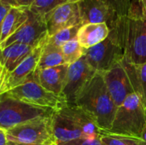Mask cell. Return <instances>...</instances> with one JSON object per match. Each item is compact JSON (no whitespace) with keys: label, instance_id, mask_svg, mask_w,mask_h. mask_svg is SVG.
<instances>
[{"label":"cell","instance_id":"obj_1","mask_svg":"<svg viewBox=\"0 0 146 145\" xmlns=\"http://www.w3.org/2000/svg\"><path fill=\"white\" fill-rule=\"evenodd\" d=\"M52 131L56 144L98 138L104 133L86 112L70 104L54 112Z\"/></svg>","mask_w":146,"mask_h":145},{"label":"cell","instance_id":"obj_2","mask_svg":"<svg viewBox=\"0 0 146 145\" xmlns=\"http://www.w3.org/2000/svg\"><path fill=\"white\" fill-rule=\"evenodd\" d=\"M86 112L99 128L108 133L117 109L104 82L103 74H96L80 92L75 104Z\"/></svg>","mask_w":146,"mask_h":145},{"label":"cell","instance_id":"obj_3","mask_svg":"<svg viewBox=\"0 0 146 145\" xmlns=\"http://www.w3.org/2000/svg\"><path fill=\"white\" fill-rule=\"evenodd\" d=\"M109 27L110 35L115 39L123 51L124 60L134 65L145 63V18L118 16Z\"/></svg>","mask_w":146,"mask_h":145},{"label":"cell","instance_id":"obj_4","mask_svg":"<svg viewBox=\"0 0 146 145\" xmlns=\"http://www.w3.org/2000/svg\"><path fill=\"white\" fill-rule=\"evenodd\" d=\"M145 131V108L138 94L133 93L117 107L108 133L143 138Z\"/></svg>","mask_w":146,"mask_h":145},{"label":"cell","instance_id":"obj_5","mask_svg":"<svg viewBox=\"0 0 146 145\" xmlns=\"http://www.w3.org/2000/svg\"><path fill=\"white\" fill-rule=\"evenodd\" d=\"M55 110L37 107L0 95V129L7 131L24 122L40 118L51 117Z\"/></svg>","mask_w":146,"mask_h":145},{"label":"cell","instance_id":"obj_6","mask_svg":"<svg viewBox=\"0 0 146 145\" xmlns=\"http://www.w3.org/2000/svg\"><path fill=\"white\" fill-rule=\"evenodd\" d=\"M8 141L30 144L51 145L56 144L52 131V116L37 118L6 131Z\"/></svg>","mask_w":146,"mask_h":145},{"label":"cell","instance_id":"obj_7","mask_svg":"<svg viewBox=\"0 0 146 145\" xmlns=\"http://www.w3.org/2000/svg\"><path fill=\"white\" fill-rule=\"evenodd\" d=\"M5 96L37 107L59 110L68 103L63 96L56 95L42 87L38 82L30 81L5 93Z\"/></svg>","mask_w":146,"mask_h":145},{"label":"cell","instance_id":"obj_8","mask_svg":"<svg viewBox=\"0 0 146 145\" xmlns=\"http://www.w3.org/2000/svg\"><path fill=\"white\" fill-rule=\"evenodd\" d=\"M48 38V37H47ZM47 38L39 44L30 55L26 57L11 73L5 75L1 81L0 95L30 81L38 83V64L41 56L42 49Z\"/></svg>","mask_w":146,"mask_h":145},{"label":"cell","instance_id":"obj_9","mask_svg":"<svg viewBox=\"0 0 146 145\" xmlns=\"http://www.w3.org/2000/svg\"><path fill=\"white\" fill-rule=\"evenodd\" d=\"M84 56L96 72L102 73L112 68L124 58L121 48L110 34L103 42L86 49Z\"/></svg>","mask_w":146,"mask_h":145},{"label":"cell","instance_id":"obj_10","mask_svg":"<svg viewBox=\"0 0 146 145\" xmlns=\"http://www.w3.org/2000/svg\"><path fill=\"white\" fill-rule=\"evenodd\" d=\"M47 37V27L44 17L28 10L27 20L16 32H15L4 42L0 44V49H3L15 43L36 47L44 41Z\"/></svg>","mask_w":146,"mask_h":145},{"label":"cell","instance_id":"obj_11","mask_svg":"<svg viewBox=\"0 0 146 145\" xmlns=\"http://www.w3.org/2000/svg\"><path fill=\"white\" fill-rule=\"evenodd\" d=\"M96 73L88 64L84 56L79 61L68 66L66 82L62 91V96L66 98L68 104H75L80 92Z\"/></svg>","mask_w":146,"mask_h":145},{"label":"cell","instance_id":"obj_12","mask_svg":"<svg viewBox=\"0 0 146 145\" xmlns=\"http://www.w3.org/2000/svg\"><path fill=\"white\" fill-rule=\"evenodd\" d=\"M121 61L110 70L103 73H101L107 89L116 107H119L130 95L135 93L127 72Z\"/></svg>","mask_w":146,"mask_h":145},{"label":"cell","instance_id":"obj_13","mask_svg":"<svg viewBox=\"0 0 146 145\" xmlns=\"http://www.w3.org/2000/svg\"><path fill=\"white\" fill-rule=\"evenodd\" d=\"M44 19L49 37L65 28L82 25L78 2L57 7L46 14Z\"/></svg>","mask_w":146,"mask_h":145},{"label":"cell","instance_id":"obj_14","mask_svg":"<svg viewBox=\"0 0 146 145\" xmlns=\"http://www.w3.org/2000/svg\"><path fill=\"white\" fill-rule=\"evenodd\" d=\"M78 5L82 25L105 23L110 26L118 17L105 0H80Z\"/></svg>","mask_w":146,"mask_h":145},{"label":"cell","instance_id":"obj_15","mask_svg":"<svg viewBox=\"0 0 146 145\" xmlns=\"http://www.w3.org/2000/svg\"><path fill=\"white\" fill-rule=\"evenodd\" d=\"M34 48L35 47L28 44L15 43L3 49H0L2 79L8 73L14 71L16 67L30 55Z\"/></svg>","mask_w":146,"mask_h":145},{"label":"cell","instance_id":"obj_16","mask_svg":"<svg viewBox=\"0 0 146 145\" xmlns=\"http://www.w3.org/2000/svg\"><path fill=\"white\" fill-rule=\"evenodd\" d=\"M68 64L38 70V84L50 92L62 96Z\"/></svg>","mask_w":146,"mask_h":145},{"label":"cell","instance_id":"obj_17","mask_svg":"<svg viewBox=\"0 0 146 145\" xmlns=\"http://www.w3.org/2000/svg\"><path fill=\"white\" fill-rule=\"evenodd\" d=\"M110 34V27L105 23H89L80 26L77 39L84 49H89L103 42Z\"/></svg>","mask_w":146,"mask_h":145},{"label":"cell","instance_id":"obj_18","mask_svg":"<svg viewBox=\"0 0 146 145\" xmlns=\"http://www.w3.org/2000/svg\"><path fill=\"white\" fill-rule=\"evenodd\" d=\"M29 8L11 7L5 16L0 34V44L9 38L27 20Z\"/></svg>","mask_w":146,"mask_h":145},{"label":"cell","instance_id":"obj_19","mask_svg":"<svg viewBox=\"0 0 146 145\" xmlns=\"http://www.w3.org/2000/svg\"><path fill=\"white\" fill-rule=\"evenodd\" d=\"M134 92L138 94L146 109V62L140 65H134L122 59Z\"/></svg>","mask_w":146,"mask_h":145},{"label":"cell","instance_id":"obj_20","mask_svg":"<svg viewBox=\"0 0 146 145\" xmlns=\"http://www.w3.org/2000/svg\"><path fill=\"white\" fill-rule=\"evenodd\" d=\"M65 64L61 47H57L47 40L43 46L38 64V69H44Z\"/></svg>","mask_w":146,"mask_h":145},{"label":"cell","instance_id":"obj_21","mask_svg":"<svg viewBox=\"0 0 146 145\" xmlns=\"http://www.w3.org/2000/svg\"><path fill=\"white\" fill-rule=\"evenodd\" d=\"M61 49H62L64 62L68 65L73 64L77 61H79L84 56L85 50H86L80 45L77 38L64 44L61 47Z\"/></svg>","mask_w":146,"mask_h":145},{"label":"cell","instance_id":"obj_22","mask_svg":"<svg viewBox=\"0 0 146 145\" xmlns=\"http://www.w3.org/2000/svg\"><path fill=\"white\" fill-rule=\"evenodd\" d=\"M79 1L80 0H34L29 7V10L44 17L46 14L61 5Z\"/></svg>","mask_w":146,"mask_h":145},{"label":"cell","instance_id":"obj_23","mask_svg":"<svg viewBox=\"0 0 146 145\" xmlns=\"http://www.w3.org/2000/svg\"><path fill=\"white\" fill-rule=\"evenodd\" d=\"M102 145H146L143 138L104 133L99 138Z\"/></svg>","mask_w":146,"mask_h":145},{"label":"cell","instance_id":"obj_24","mask_svg":"<svg viewBox=\"0 0 146 145\" xmlns=\"http://www.w3.org/2000/svg\"><path fill=\"white\" fill-rule=\"evenodd\" d=\"M81 26L82 25H78L61 30L52 36H48L47 41L57 47H62L67 42L77 38L79 29Z\"/></svg>","mask_w":146,"mask_h":145},{"label":"cell","instance_id":"obj_25","mask_svg":"<svg viewBox=\"0 0 146 145\" xmlns=\"http://www.w3.org/2000/svg\"><path fill=\"white\" fill-rule=\"evenodd\" d=\"M127 15L134 18L146 19V0H133Z\"/></svg>","mask_w":146,"mask_h":145},{"label":"cell","instance_id":"obj_26","mask_svg":"<svg viewBox=\"0 0 146 145\" xmlns=\"http://www.w3.org/2000/svg\"><path fill=\"white\" fill-rule=\"evenodd\" d=\"M115 11L117 16H127L129 11L131 0H105Z\"/></svg>","mask_w":146,"mask_h":145},{"label":"cell","instance_id":"obj_27","mask_svg":"<svg viewBox=\"0 0 146 145\" xmlns=\"http://www.w3.org/2000/svg\"><path fill=\"white\" fill-rule=\"evenodd\" d=\"M99 138H86V139H78L71 142H68L65 144H61L57 145H102L100 143Z\"/></svg>","mask_w":146,"mask_h":145},{"label":"cell","instance_id":"obj_28","mask_svg":"<svg viewBox=\"0 0 146 145\" xmlns=\"http://www.w3.org/2000/svg\"><path fill=\"white\" fill-rule=\"evenodd\" d=\"M10 8H11V6L7 5L0 1V34H1V27H2L3 20H4L5 16L7 15L8 12L9 11Z\"/></svg>","mask_w":146,"mask_h":145},{"label":"cell","instance_id":"obj_29","mask_svg":"<svg viewBox=\"0 0 146 145\" xmlns=\"http://www.w3.org/2000/svg\"><path fill=\"white\" fill-rule=\"evenodd\" d=\"M16 3L19 7H26V8H29L31 6V4L33 3L34 0H15Z\"/></svg>","mask_w":146,"mask_h":145},{"label":"cell","instance_id":"obj_30","mask_svg":"<svg viewBox=\"0 0 146 145\" xmlns=\"http://www.w3.org/2000/svg\"><path fill=\"white\" fill-rule=\"evenodd\" d=\"M8 139L6 137V132L0 129V145H7Z\"/></svg>","mask_w":146,"mask_h":145},{"label":"cell","instance_id":"obj_31","mask_svg":"<svg viewBox=\"0 0 146 145\" xmlns=\"http://www.w3.org/2000/svg\"><path fill=\"white\" fill-rule=\"evenodd\" d=\"M7 145H44V144H21V143H15V142H10L8 141Z\"/></svg>","mask_w":146,"mask_h":145},{"label":"cell","instance_id":"obj_32","mask_svg":"<svg viewBox=\"0 0 146 145\" xmlns=\"http://www.w3.org/2000/svg\"><path fill=\"white\" fill-rule=\"evenodd\" d=\"M1 81H2V67L0 65V86H1Z\"/></svg>","mask_w":146,"mask_h":145},{"label":"cell","instance_id":"obj_33","mask_svg":"<svg viewBox=\"0 0 146 145\" xmlns=\"http://www.w3.org/2000/svg\"><path fill=\"white\" fill-rule=\"evenodd\" d=\"M143 139L145 140V144H146V131H145V134H144V137H143Z\"/></svg>","mask_w":146,"mask_h":145},{"label":"cell","instance_id":"obj_34","mask_svg":"<svg viewBox=\"0 0 146 145\" xmlns=\"http://www.w3.org/2000/svg\"><path fill=\"white\" fill-rule=\"evenodd\" d=\"M51 145H57L56 144H51Z\"/></svg>","mask_w":146,"mask_h":145}]
</instances>
